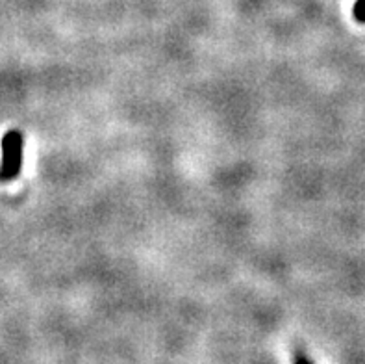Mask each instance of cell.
Wrapping results in <instances>:
<instances>
[{
    "label": "cell",
    "instance_id": "3957f363",
    "mask_svg": "<svg viewBox=\"0 0 365 364\" xmlns=\"http://www.w3.org/2000/svg\"><path fill=\"white\" fill-rule=\"evenodd\" d=\"M293 364H313V363L310 360V357H308L304 351L297 350L295 351V357H293Z\"/></svg>",
    "mask_w": 365,
    "mask_h": 364
},
{
    "label": "cell",
    "instance_id": "7a4b0ae2",
    "mask_svg": "<svg viewBox=\"0 0 365 364\" xmlns=\"http://www.w3.org/2000/svg\"><path fill=\"white\" fill-rule=\"evenodd\" d=\"M352 15H354V19L360 25H365V0H356L354 8H352Z\"/></svg>",
    "mask_w": 365,
    "mask_h": 364
},
{
    "label": "cell",
    "instance_id": "6da1fadb",
    "mask_svg": "<svg viewBox=\"0 0 365 364\" xmlns=\"http://www.w3.org/2000/svg\"><path fill=\"white\" fill-rule=\"evenodd\" d=\"M23 134L19 130H10L2 138V166H0V178L11 181L21 173L23 168Z\"/></svg>",
    "mask_w": 365,
    "mask_h": 364
}]
</instances>
